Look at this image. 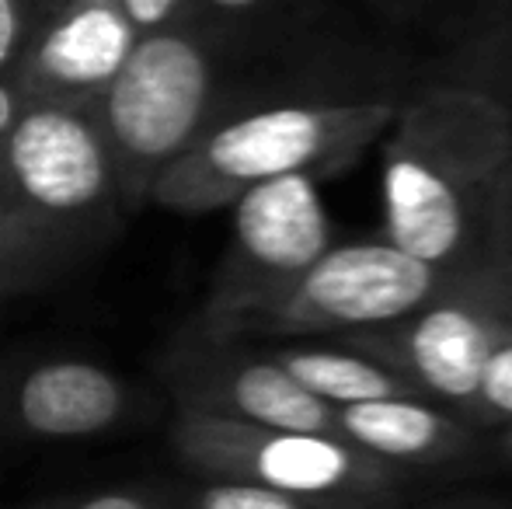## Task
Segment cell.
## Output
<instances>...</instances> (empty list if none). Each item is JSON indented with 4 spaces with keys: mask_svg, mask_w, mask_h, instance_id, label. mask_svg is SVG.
Instances as JSON below:
<instances>
[{
    "mask_svg": "<svg viewBox=\"0 0 512 509\" xmlns=\"http://www.w3.org/2000/svg\"><path fill=\"white\" fill-rule=\"evenodd\" d=\"M464 419L478 429H502L512 422V342L485 360Z\"/></svg>",
    "mask_w": 512,
    "mask_h": 509,
    "instance_id": "obj_15",
    "label": "cell"
},
{
    "mask_svg": "<svg viewBox=\"0 0 512 509\" xmlns=\"http://www.w3.org/2000/svg\"><path fill=\"white\" fill-rule=\"evenodd\" d=\"M168 499L175 509H391V503H373V499L300 496V492L265 489V485L209 482V478H196Z\"/></svg>",
    "mask_w": 512,
    "mask_h": 509,
    "instance_id": "obj_14",
    "label": "cell"
},
{
    "mask_svg": "<svg viewBox=\"0 0 512 509\" xmlns=\"http://www.w3.org/2000/svg\"><path fill=\"white\" fill-rule=\"evenodd\" d=\"M509 14H512V0H509V11H506V18H509Z\"/></svg>",
    "mask_w": 512,
    "mask_h": 509,
    "instance_id": "obj_23",
    "label": "cell"
},
{
    "mask_svg": "<svg viewBox=\"0 0 512 509\" xmlns=\"http://www.w3.org/2000/svg\"><path fill=\"white\" fill-rule=\"evenodd\" d=\"M126 213L95 116L25 105L0 143V300L81 269Z\"/></svg>",
    "mask_w": 512,
    "mask_h": 509,
    "instance_id": "obj_2",
    "label": "cell"
},
{
    "mask_svg": "<svg viewBox=\"0 0 512 509\" xmlns=\"http://www.w3.org/2000/svg\"><path fill=\"white\" fill-rule=\"evenodd\" d=\"M276 0H196V25L206 32L223 35L227 28H244L265 18Z\"/></svg>",
    "mask_w": 512,
    "mask_h": 509,
    "instance_id": "obj_20",
    "label": "cell"
},
{
    "mask_svg": "<svg viewBox=\"0 0 512 509\" xmlns=\"http://www.w3.org/2000/svg\"><path fill=\"white\" fill-rule=\"evenodd\" d=\"M269 353L304 391H310L331 408L380 398H429L405 374L359 353V349L342 346V342H335V346L297 342V346H276Z\"/></svg>",
    "mask_w": 512,
    "mask_h": 509,
    "instance_id": "obj_13",
    "label": "cell"
},
{
    "mask_svg": "<svg viewBox=\"0 0 512 509\" xmlns=\"http://www.w3.org/2000/svg\"><path fill=\"white\" fill-rule=\"evenodd\" d=\"M25 98H21V91L14 88L11 77H0V143H4V136L11 133L14 123L21 119V112H25Z\"/></svg>",
    "mask_w": 512,
    "mask_h": 509,
    "instance_id": "obj_21",
    "label": "cell"
},
{
    "mask_svg": "<svg viewBox=\"0 0 512 509\" xmlns=\"http://www.w3.org/2000/svg\"><path fill=\"white\" fill-rule=\"evenodd\" d=\"M398 102H283L216 119L150 189L147 203L175 213L227 210L248 189L283 175H338L387 133Z\"/></svg>",
    "mask_w": 512,
    "mask_h": 509,
    "instance_id": "obj_3",
    "label": "cell"
},
{
    "mask_svg": "<svg viewBox=\"0 0 512 509\" xmlns=\"http://www.w3.org/2000/svg\"><path fill=\"white\" fill-rule=\"evenodd\" d=\"M171 447L192 478L248 482L300 496H345L391 503L405 485V468L363 454L352 443L324 433L213 419L178 412L171 419Z\"/></svg>",
    "mask_w": 512,
    "mask_h": 509,
    "instance_id": "obj_7",
    "label": "cell"
},
{
    "mask_svg": "<svg viewBox=\"0 0 512 509\" xmlns=\"http://www.w3.org/2000/svg\"><path fill=\"white\" fill-rule=\"evenodd\" d=\"M335 342L387 363L432 401L464 415L485 360L512 342V182L485 238L453 265L446 286L422 311Z\"/></svg>",
    "mask_w": 512,
    "mask_h": 509,
    "instance_id": "obj_5",
    "label": "cell"
},
{
    "mask_svg": "<svg viewBox=\"0 0 512 509\" xmlns=\"http://www.w3.org/2000/svg\"><path fill=\"white\" fill-rule=\"evenodd\" d=\"M133 391L115 370L77 356L0 363V443L88 440L122 426Z\"/></svg>",
    "mask_w": 512,
    "mask_h": 509,
    "instance_id": "obj_11",
    "label": "cell"
},
{
    "mask_svg": "<svg viewBox=\"0 0 512 509\" xmlns=\"http://www.w3.org/2000/svg\"><path fill=\"white\" fill-rule=\"evenodd\" d=\"M446 279L450 269L387 238L331 245L290 290L248 314L230 339H338L384 328L422 311Z\"/></svg>",
    "mask_w": 512,
    "mask_h": 509,
    "instance_id": "obj_6",
    "label": "cell"
},
{
    "mask_svg": "<svg viewBox=\"0 0 512 509\" xmlns=\"http://www.w3.org/2000/svg\"><path fill=\"white\" fill-rule=\"evenodd\" d=\"M136 39L115 0H42L11 81L28 105L91 112Z\"/></svg>",
    "mask_w": 512,
    "mask_h": 509,
    "instance_id": "obj_10",
    "label": "cell"
},
{
    "mask_svg": "<svg viewBox=\"0 0 512 509\" xmlns=\"http://www.w3.org/2000/svg\"><path fill=\"white\" fill-rule=\"evenodd\" d=\"M220 35L203 25L140 35L91 116L129 210L220 116Z\"/></svg>",
    "mask_w": 512,
    "mask_h": 509,
    "instance_id": "obj_4",
    "label": "cell"
},
{
    "mask_svg": "<svg viewBox=\"0 0 512 509\" xmlns=\"http://www.w3.org/2000/svg\"><path fill=\"white\" fill-rule=\"evenodd\" d=\"M506 433H502V447H506V454H509V461H512V422L509 426H502Z\"/></svg>",
    "mask_w": 512,
    "mask_h": 509,
    "instance_id": "obj_22",
    "label": "cell"
},
{
    "mask_svg": "<svg viewBox=\"0 0 512 509\" xmlns=\"http://www.w3.org/2000/svg\"><path fill=\"white\" fill-rule=\"evenodd\" d=\"M474 70H478V81H467L471 88H481L492 95L502 84H512V14L502 18L499 28L485 32L478 46V60H474Z\"/></svg>",
    "mask_w": 512,
    "mask_h": 509,
    "instance_id": "obj_16",
    "label": "cell"
},
{
    "mask_svg": "<svg viewBox=\"0 0 512 509\" xmlns=\"http://www.w3.org/2000/svg\"><path fill=\"white\" fill-rule=\"evenodd\" d=\"M338 440L387 464H443L474 450L478 426L432 398H380L335 408Z\"/></svg>",
    "mask_w": 512,
    "mask_h": 509,
    "instance_id": "obj_12",
    "label": "cell"
},
{
    "mask_svg": "<svg viewBox=\"0 0 512 509\" xmlns=\"http://www.w3.org/2000/svg\"><path fill=\"white\" fill-rule=\"evenodd\" d=\"M509 182L512 105L471 84L422 91L384 133V238L453 269L485 238Z\"/></svg>",
    "mask_w": 512,
    "mask_h": 509,
    "instance_id": "obj_1",
    "label": "cell"
},
{
    "mask_svg": "<svg viewBox=\"0 0 512 509\" xmlns=\"http://www.w3.org/2000/svg\"><path fill=\"white\" fill-rule=\"evenodd\" d=\"M161 381L178 412L338 436L335 408L304 391L272 353L241 346V339H216L196 325L171 339Z\"/></svg>",
    "mask_w": 512,
    "mask_h": 509,
    "instance_id": "obj_9",
    "label": "cell"
},
{
    "mask_svg": "<svg viewBox=\"0 0 512 509\" xmlns=\"http://www.w3.org/2000/svg\"><path fill=\"white\" fill-rule=\"evenodd\" d=\"M25 509H175L168 496L147 489H108V492H81V496L42 499Z\"/></svg>",
    "mask_w": 512,
    "mask_h": 509,
    "instance_id": "obj_17",
    "label": "cell"
},
{
    "mask_svg": "<svg viewBox=\"0 0 512 509\" xmlns=\"http://www.w3.org/2000/svg\"><path fill=\"white\" fill-rule=\"evenodd\" d=\"M136 35L164 32V28L196 21V0H115Z\"/></svg>",
    "mask_w": 512,
    "mask_h": 509,
    "instance_id": "obj_18",
    "label": "cell"
},
{
    "mask_svg": "<svg viewBox=\"0 0 512 509\" xmlns=\"http://www.w3.org/2000/svg\"><path fill=\"white\" fill-rule=\"evenodd\" d=\"M42 0H0V77H11Z\"/></svg>",
    "mask_w": 512,
    "mask_h": 509,
    "instance_id": "obj_19",
    "label": "cell"
},
{
    "mask_svg": "<svg viewBox=\"0 0 512 509\" xmlns=\"http://www.w3.org/2000/svg\"><path fill=\"white\" fill-rule=\"evenodd\" d=\"M234 227L192 325L230 339L258 307L272 304L328 252L331 217L314 175H283L248 189L234 206Z\"/></svg>",
    "mask_w": 512,
    "mask_h": 509,
    "instance_id": "obj_8",
    "label": "cell"
}]
</instances>
